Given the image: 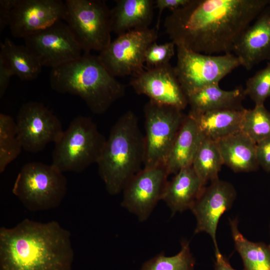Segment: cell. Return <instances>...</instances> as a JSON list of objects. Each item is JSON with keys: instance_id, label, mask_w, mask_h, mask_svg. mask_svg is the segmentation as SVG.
I'll list each match as a JSON object with an SVG mask.
<instances>
[{"instance_id": "24", "label": "cell", "mask_w": 270, "mask_h": 270, "mask_svg": "<svg viewBox=\"0 0 270 270\" xmlns=\"http://www.w3.org/2000/svg\"><path fill=\"white\" fill-rule=\"evenodd\" d=\"M0 60L22 80H35L42 72V66L31 51L7 37L0 43Z\"/></svg>"}, {"instance_id": "27", "label": "cell", "mask_w": 270, "mask_h": 270, "mask_svg": "<svg viewBox=\"0 0 270 270\" xmlns=\"http://www.w3.org/2000/svg\"><path fill=\"white\" fill-rule=\"evenodd\" d=\"M22 148L16 122L10 115L0 114V173L19 156Z\"/></svg>"}, {"instance_id": "26", "label": "cell", "mask_w": 270, "mask_h": 270, "mask_svg": "<svg viewBox=\"0 0 270 270\" xmlns=\"http://www.w3.org/2000/svg\"><path fill=\"white\" fill-rule=\"evenodd\" d=\"M223 161L215 141L204 137L192 166L196 172L206 184L218 178Z\"/></svg>"}, {"instance_id": "6", "label": "cell", "mask_w": 270, "mask_h": 270, "mask_svg": "<svg viewBox=\"0 0 270 270\" xmlns=\"http://www.w3.org/2000/svg\"><path fill=\"white\" fill-rule=\"evenodd\" d=\"M67 184L63 172L52 164L30 162L18 173L12 192L28 210H48L60 205L67 192Z\"/></svg>"}, {"instance_id": "21", "label": "cell", "mask_w": 270, "mask_h": 270, "mask_svg": "<svg viewBox=\"0 0 270 270\" xmlns=\"http://www.w3.org/2000/svg\"><path fill=\"white\" fill-rule=\"evenodd\" d=\"M216 142L224 164L234 172H250L258 168L259 164L256 156V144L241 131Z\"/></svg>"}, {"instance_id": "16", "label": "cell", "mask_w": 270, "mask_h": 270, "mask_svg": "<svg viewBox=\"0 0 270 270\" xmlns=\"http://www.w3.org/2000/svg\"><path fill=\"white\" fill-rule=\"evenodd\" d=\"M236 196V190L231 184L218 178L204 188L190 210L196 220L194 233L208 234L215 250L218 249L216 232L219 220L232 208Z\"/></svg>"}, {"instance_id": "33", "label": "cell", "mask_w": 270, "mask_h": 270, "mask_svg": "<svg viewBox=\"0 0 270 270\" xmlns=\"http://www.w3.org/2000/svg\"><path fill=\"white\" fill-rule=\"evenodd\" d=\"M190 0H156L154 1V8L158 9V16L156 28L158 30L162 13L164 9H169L174 11L179 9L187 4Z\"/></svg>"}, {"instance_id": "25", "label": "cell", "mask_w": 270, "mask_h": 270, "mask_svg": "<svg viewBox=\"0 0 270 270\" xmlns=\"http://www.w3.org/2000/svg\"><path fill=\"white\" fill-rule=\"evenodd\" d=\"M229 221L235 248L243 262L244 270H270V244L248 240L240 232L238 220Z\"/></svg>"}, {"instance_id": "8", "label": "cell", "mask_w": 270, "mask_h": 270, "mask_svg": "<svg viewBox=\"0 0 270 270\" xmlns=\"http://www.w3.org/2000/svg\"><path fill=\"white\" fill-rule=\"evenodd\" d=\"M176 46L177 63L174 68L186 96L204 87L219 84L224 76L241 66L238 58L232 53L209 55Z\"/></svg>"}, {"instance_id": "28", "label": "cell", "mask_w": 270, "mask_h": 270, "mask_svg": "<svg viewBox=\"0 0 270 270\" xmlns=\"http://www.w3.org/2000/svg\"><path fill=\"white\" fill-rule=\"evenodd\" d=\"M240 131L256 144L270 138V112L264 104L246 109Z\"/></svg>"}, {"instance_id": "11", "label": "cell", "mask_w": 270, "mask_h": 270, "mask_svg": "<svg viewBox=\"0 0 270 270\" xmlns=\"http://www.w3.org/2000/svg\"><path fill=\"white\" fill-rule=\"evenodd\" d=\"M18 136L22 148L36 153L54 144L64 132L60 120L42 104L30 101L20 108L16 120Z\"/></svg>"}, {"instance_id": "7", "label": "cell", "mask_w": 270, "mask_h": 270, "mask_svg": "<svg viewBox=\"0 0 270 270\" xmlns=\"http://www.w3.org/2000/svg\"><path fill=\"white\" fill-rule=\"evenodd\" d=\"M64 21L84 52H102L110 43V10L100 0H66Z\"/></svg>"}, {"instance_id": "3", "label": "cell", "mask_w": 270, "mask_h": 270, "mask_svg": "<svg viewBox=\"0 0 270 270\" xmlns=\"http://www.w3.org/2000/svg\"><path fill=\"white\" fill-rule=\"evenodd\" d=\"M50 83L56 92L78 96L96 114L104 113L125 93L124 86L90 52L52 68Z\"/></svg>"}, {"instance_id": "36", "label": "cell", "mask_w": 270, "mask_h": 270, "mask_svg": "<svg viewBox=\"0 0 270 270\" xmlns=\"http://www.w3.org/2000/svg\"><path fill=\"white\" fill-rule=\"evenodd\" d=\"M214 270H236L230 264L228 259L222 254L219 249L215 250Z\"/></svg>"}, {"instance_id": "14", "label": "cell", "mask_w": 270, "mask_h": 270, "mask_svg": "<svg viewBox=\"0 0 270 270\" xmlns=\"http://www.w3.org/2000/svg\"><path fill=\"white\" fill-rule=\"evenodd\" d=\"M65 2L59 0H17L9 28L12 36L24 38L64 20Z\"/></svg>"}, {"instance_id": "12", "label": "cell", "mask_w": 270, "mask_h": 270, "mask_svg": "<svg viewBox=\"0 0 270 270\" xmlns=\"http://www.w3.org/2000/svg\"><path fill=\"white\" fill-rule=\"evenodd\" d=\"M42 66L58 68L80 58L82 50L66 23L58 22L24 38Z\"/></svg>"}, {"instance_id": "9", "label": "cell", "mask_w": 270, "mask_h": 270, "mask_svg": "<svg viewBox=\"0 0 270 270\" xmlns=\"http://www.w3.org/2000/svg\"><path fill=\"white\" fill-rule=\"evenodd\" d=\"M146 155L144 168L165 165L186 116L182 110L149 100L144 106Z\"/></svg>"}, {"instance_id": "23", "label": "cell", "mask_w": 270, "mask_h": 270, "mask_svg": "<svg viewBox=\"0 0 270 270\" xmlns=\"http://www.w3.org/2000/svg\"><path fill=\"white\" fill-rule=\"evenodd\" d=\"M246 109L219 110L189 112L203 136L214 141L240 132Z\"/></svg>"}, {"instance_id": "2", "label": "cell", "mask_w": 270, "mask_h": 270, "mask_svg": "<svg viewBox=\"0 0 270 270\" xmlns=\"http://www.w3.org/2000/svg\"><path fill=\"white\" fill-rule=\"evenodd\" d=\"M70 232L56 221L25 218L0 228V270H72Z\"/></svg>"}, {"instance_id": "1", "label": "cell", "mask_w": 270, "mask_h": 270, "mask_svg": "<svg viewBox=\"0 0 270 270\" xmlns=\"http://www.w3.org/2000/svg\"><path fill=\"white\" fill-rule=\"evenodd\" d=\"M270 0H190L172 11L164 26L176 45L196 52H233L246 29Z\"/></svg>"}, {"instance_id": "17", "label": "cell", "mask_w": 270, "mask_h": 270, "mask_svg": "<svg viewBox=\"0 0 270 270\" xmlns=\"http://www.w3.org/2000/svg\"><path fill=\"white\" fill-rule=\"evenodd\" d=\"M233 52L247 70L264 60H270V4L244 32Z\"/></svg>"}, {"instance_id": "15", "label": "cell", "mask_w": 270, "mask_h": 270, "mask_svg": "<svg viewBox=\"0 0 270 270\" xmlns=\"http://www.w3.org/2000/svg\"><path fill=\"white\" fill-rule=\"evenodd\" d=\"M130 85L138 94L158 104L184 110L188 104L183 90L170 64L148 68L134 76Z\"/></svg>"}, {"instance_id": "35", "label": "cell", "mask_w": 270, "mask_h": 270, "mask_svg": "<svg viewBox=\"0 0 270 270\" xmlns=\"http://www.w3.org/2000/svg\"><path fill=\"white\" fill-rule=\"evenodd\" d=\"M13 74L10 70L5 64L2 60H0V98H2L6 92L10 82V78Z\"/></svg>"}, {"instance_id": "30", "label": "cell", "mask_w": 270, "mask_h": 270, "mask_svg": "<svg viewBox=\"0 0 270 270\" xmlns=\"http://www.w3.org/2000/svg\"><path fill=\"white\" fill-rule=\"evenodd\" d=\"M244 91L255 106L264 104L270 96V60L264 68L248 80Z\"/></svg>"}, {"instance_id": "22", "label": "cell", "mask_w": 270, "mask_h": 270, "mask_svg": "<svg viewBox=\"0 0 270 270\" xmlns=\"http://www.w3.org/2000/svg\"><path fill=\"white\" fill-rule=\"evenodd\" d=\"M244 89L238 87L230 90L222 89L219 84L210 85L187 96L190 112L194 114L219 110H242V100L246 96Z\"/></svg>"}, {"instance_id": "18", "label": "cell", "mask_w": 270, "mask_h": 270, "mask_svg": "<svg viewBox=\"0 0 270 270\" xmlns=\"http://www.w3.org/2000/svg\"><path fill=\"white\" fill-rule=\"evenodd\" d=\"M205 184L192 166L184 168L168 181L162 200L170 208L172 214L191 210Z\"/></svg>"}, {"instance_id": "4", "label": "cell", "mask_w": 270, "mask_h": 270, "mask_svg": "<svg viewBox=\"0 0 270 270\" xmlns=\"http://www.w3.org/2000/svg\"><path fill=\"white\" fill-rule=\"evenodd\" d=\"M146 155L144 136L134 113L128 110L112 126L97 162L106 191L116 195L142 168Z\"/></svg>"}, {"instance_id": "10", "label": "cell", "mask_w": 270, "mask_h": 270, "mask_svg": "<svg viewBox=\"0 0 270 270\" xmlns=\"http://www.w3.org/2000/svg\"><path fill=\"white\" fill-rule=\"evenodd\" d=\"M158 31L149 28L118 35L98 56L112 76H135L144 70V54L156 42Z\"/></svg>"}, {"instance_id": "19", "label": "cell", "mask_w": 270, "mask_h": 270, "mask_svg": "<svg viewBox=\"0 0 270 270\" xmlns=\"http://www.w3.org/2000/svg\"><path fill=\"white\" fill-rule=\"evenodd\" d=\"M204 136L190 114L180 128L165 164L168 175L192 166Z\"/></svg>"}, {"instance_id": "32", "label": "cell", "mask_w": 270, "mask_h": 270, "mask_svg": "<svg viewBox=\"0 0 270 270\" xmlns=\"http://www.w3.org/2000/svg\"><path fill=\"white\" fill-rule=\"evenodd\" d=\"M256 156L259 166L266 171L270 172V138L256 144Z\"/></svg>"}, {"instance_id": "5", "label": "cell", "mask_w": 270, "mask_h": 270, "mask_svg": "<svg viewBox=\"0 0 270 270\" xmlns=\"http://www.w3.org/2000/svg\"><path fill=\"white\" fill-rule=\"evenodd\" d=\"M106 140L90 118L78 116L54 144L52 164L63 173L81 172L97 164Z\"/></svg>"}, {"instance_id": "29", "label": "cell", "mask_w": 270, "mask_h": 270, "mask_svg": "<svg viewBox=\"0 0 270 270\" xmlns=\"http://www.w3.org/2000/svg\"><path fill=\"white\" fill-rule=\"evenodd\" d=\"M194 259L186 240L181 242L180 250L172 256L161 253L146 262L141 270H194Z\"/></svg>"}, {"instance_id": "31", "label": "cell", "mask_w": 270, "mask_h": 270, "mask_svg": "<svg viewBox=\"0 0 270 270\" xmlns=\"http://www.w3.org/2000/svg\"><path fill=\"white\" fill-rule=\"evenodd\" d=\"M176 44L172 42L162 44L154 42L148 48L144 54V64L148 68L158 67L170 64L174 55Z\"/></svg>"}, {"instance_id": "34", "label": "cell", "mask_w": 270, "mask_h": 270, "mask_svg": "<svg viewBox=\"0 0 270 270\" xmlns=\"http://www.w3.org/2000/svg\"><path fill=\"white\" fill-rule=\"evenodd\" d=\"M17 0H0V31L10 26L12 12Z\"/></svg>"}, {"instance_id": "13", "label": "cell", "mask_w": 270, "mask_h": 270, "mask_svg": "<svg viewBox=\"0 0 270 270\" xmlns=\"http://www.w3.org/2000/svg\"><path fill=\"white\" fill-rule=\"evenodd\" d=\"M168 176L165 165L144 168L124 188L122 206L135 214L139 220H146L162 199Z\"/></svg>"}, {"instance_id": "20", "label": "cell", "mask_w": 270, "mask_h": 270, "mask_svg": "<svg viewBox=\"0 0 270 270\" xmlns=\"http://www.w3.org/2000/svg\"><path fill=\"white\" fill-rule=\"evenodd\" d=\"M110 10L112 32L118 36L133 30L149 28L152 23L154 1L152 0H116Z\"/></svg>"}]
</instances>
